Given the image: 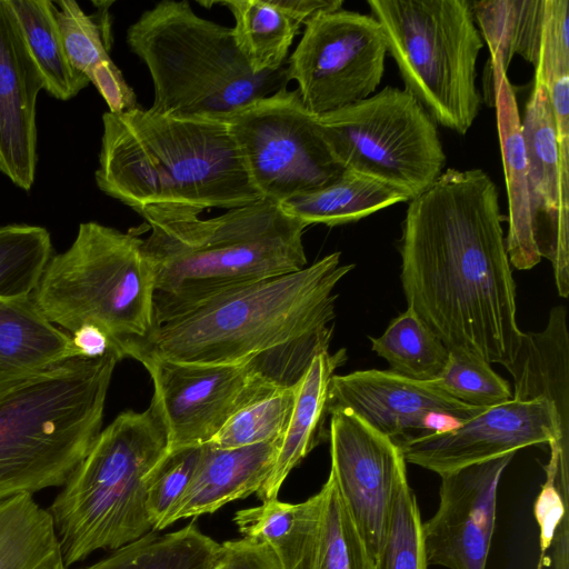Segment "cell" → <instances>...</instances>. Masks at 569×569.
I'll list each match as a JSON object with an SVG mask.
<instances>
[{
	"label": "cell",
	"mask_w": 569,
	"mask_h": 569,
	"mask_svg": "<svg viewBox=\"0 0 569 569\" xmlns=\"http://www.w3.org/2000/svg\"><path fill=\"white\" fill-rule=\"evenodd\" d=\"M399 253L408 308L449 352L513 362L523 332L499 193L487 172L448 168L411 199Z\"/></svg>",
	"instance_id": "obj_1"
},
{
	"label": "cell",
	"mask_w": 569,
	"mask_h": 569,
	"mask_svg": "<svg viewBox=\"0 0 569 569\" xmlns=\"http://www.w3.org/2000/svg\"><path fill=\"white\" fill-rule=\"evenodd\" d=\"M98 188L147 223L198 218L262 199L223 120L140 107L104 112Z\"/></svg>",
	"instance_id": "obj_2"
},
{
	"label": "cell",
	"mask_w": 569,
	"mask_h": 569,
	"mask_svg": "<svg viewBox=\"0 0 569 569\" xmlns=\"http://www.w3.org/2000/svg\"><path fill=\"white\" fill-rule=\"evenodd\" d=\"M332 252L303 269L228 292L127 342L122 357L237 365L313 339L331 340L333 289L355 264Z\"/></svg>",
	"instance_id": "obj_3"
},
{
	"label": "cell",
	"mask_w": 569,
	"mask_h": 569,
	"mask_svg": "<svg viewBox=\"0 0 569 569\" xmlns=\"http://www.w3.org/2000/svg\"><path fill=\"white\" fill-rule=\"evenodd\" d=\"M149 227L142 250L154 272L153 327L308 263L302 242L308 226L267 199L210 219Z\"/></svg>",
	"instance_id": "obj_4"
},
{
	"label": "cell",
	"mask_w": 569,
	"mask_h": 569,
	"mask_svg": "<svg viewBox=\"0 0 569 569\" xmlns=\"http://www.w3.org/2000/svg\"><path fill=\"white\" fill-rule=\"evenodd\" d=\"M111 350L0 388V501L62 487L101 431Z\"/></svg>",
	"instance_id": "obj_5"
},
{
	"label": "cell",
	"mask_w": 569,
	"mask_h": 569,
	"mask_svg": "<svg viewBox=\"0 0 569 569\" xmlns=\"http://www.w3.org/2000/svg\"><path fill=\"white\" fill-rule=\"evenodd\" d=\"M130 50L147 66L151 111L226 120L250 102L287 88L286 68L256 73L231 28L198 16L186 0H163L127 30Z\"/></svg>",
	"instance_id": "obj_6"
},
{
	"label": "cell",
	"mask_w": 569,
	"mask_h": 569,
	"mask_svg": "<svg viewBox=\"0 0 569 569\" xmlns=\"http://www.w3.org/2000/svg\"><path fill=\"white\" fill-rule=\"evenodd\" d=\"M168 451L157 402L121 412L100 431L48 507L64 565L114 551L152 530L144 479Z\"/></svg>",
	"instance_id": "obj_7"
},
{
	"label": "cell",
	"mask_w": 569,
	"mask_h": 569,
	"mask_svg": "<svg viewBox=\"0 0 569 569\" xmlns=\"http://www.w3.org/2000/svg\"><path fill=\"white\" fill-rule=\"evenodd\" d=\"M136 233L89 221L69 249L53 254L32 297L40 312L69 335L101 328L117 352L153 328V268ZM123 359V358H122Z\"/></svg>",
	"instance_id": "obj_8"
},
{
	"label": "cell",
	"mask_w": 569,
	"mask_h": 569,
	"mask_svg": "<svg viewBox=\"0 0 569 569\" xmlns=\"http://www.w3.org/2000/svg\"><path fill=\"white\" fill-rule=\"evenodd\" d=\"M405 89L437 124L466 134L481 109L483 40L470 0H368Z\"/></svg>",
	"instance_id": "obj_9"
},
{
	"label": "cell",
	"mask_w": 569,
	"mask_h": 569,
	"mask_svg": "<svg viewBox=\"0 0 569 569\" xmlns=\"http://www.w3.org/2000/svg\"><path fill=\"white\" fill-rule=\"evenodd\" d=\"M318 119L345 170L383 182L409 201L442 173L446 153L438 124L406 89L387 86Z\"/></svg>",
	"instance_id": "obj_10"
},
{
	"label": "cell",
	"mask_w": 569,
	"mask_h": 569,
	"mask_svg": "<svg viewBox=\"0 0 569 569\" xmlns=\"http://www.w3.org/2000/svg\"><path fill=\"white\" fill-rule=\"evenodd\" d=\"M152 399L161 412L168 450L208 443L244 407L293 387L308 368L306 357L286 346L237 365H198L146 358Z\"/></svg>",
	"instance_id": "obj_11"
},
{
	"label": "cell",
	"mask_w": 569,
	"mask_h": 569,
	"mask_svg": "<svg viewBox=\"0 0 569 569\" xmlns=\"http://www.w3.org/2000/svg\"><path fill=\"white\" fill-rule=\"evenodd\" d=\"M224 121L262 199L280 204L328 186L345 170L298 90L257 99Z\"/></svg>",
	"instance_id": "obj_12"
},
{
	"label": "cell",
	"mask_w": 569,
	"mask_h": 569,
	"mask_svg": "<svg viewBox=\"0 0 569 569\" xmlns=\"http://www.w3.org/2000/svg\"><path fill=\"white\" fill-rule=\"evenodd\" d=\"M385 34L371 14L338 9L310 18L288 60L305 108L321 117L375 93L385 73Z\"/></svg>",
	"instance_id": "obj_13"
},
{
	"label": "cell",
	"mask_w": 569,
	"mask_h": 569,
	"mask_svg": "<svg viewBox=\"0 0 569 569\" xmlns=\"http://www.w3.org/2000/svg\"><path fill=\"white\" fill-rule=\"evenodd\" d=\"M406 462L443 476L529 446L548 443L559 467L569 468V435L547 399L509 401L488 408L451 429L396 441Z\"/></svg>",
	"instance_id": "obj_14"
},
{
	"label": "cell",
	"mask_w": 569,
	"mask_h": 569,
	"mask_svg": "<svg viewBox=\"0 0 569 569\" xmlns=\"http://www.w3.org/2000/svg\"><path fill=\"white\" fill-rule=\"evenodd\" d=\"M329 415L330 473L376 563L406 460L395 440L355 415Z\"/></svg>",
	"instance_id": "obj_15"
},
{
	"label": "cell",
	"mask_w": 569,
	"mask_h": 569,
	"mask_svg": "<svg viewBox=\"0 0 569 569\" xmlns=\"http://www.w3.org/2000/svg\"><path fill=\"white\" fill-rule=\"evenodd\" d=\"M336 410L355 415L379 433L398 441L413 430L418 436L451 429L486 408L452 398L436 380L417 381L390 370L369 369L333 375L328 415Z\"/></svg>",
	"instance_id": "obj_16"
},
{
	"label": "cell",
	"mask_w": 569,
	"mask_h": 569,
	"mask_svg": "<svg viewBox=\"0 0 569 569\" xmlns=\"http://www.w3.org/2000/svg\"><path fill=\"white\" fill-rule=\"evenodd\" d=\"M513 456L440 476L438 509L422 522L428 565L486 569L496 527L498 486Z\"/></svg>",
	"instance_id": "obj_17"
},
{
	"label": "cell",
	"mask_w": 569,
	"mask_h": 569,
	"mask_svg": "<svg viewBox=\"0 0 569 569\" xmlns=\"http://www.w3.org/2000/svg\"><path fill=\"white\" fill-rule=\"evenodd\" d=\"M43 89L8 0H0V171L31 189L37 168L36 104Z\"/></svg>",
	"instance_id": "obj_18"
},
{
	"label": "cell",
	"mask_w": 569,
	"mask_h": 569,
	"mask_svg": "<svg viewBox=\"0 0 569 569\" xmlns=\"http://www.w3.org/2000/svg\"><path fill=\"white\" fill-rule=\"evenodd\" d=\"M267 546L278 569H376L330 472L316 495L295 503L289 528Z\"/></svg>",
	"instance_id": "obj_19"
},
{
	"label": "cell",
	"mask_w": 569,
	"mask_h": 569,
	"mask_svg": "<svg viewBox=\"0 0 569 569\" xmlns=\"http://www.w3.org/2000/svg\"><path fill=\"white\" fill-rule=\"evenodd\" d=\"M490 107L496 109L509 204L506 247L510 264L518 270H529L542 257L532 212L521 118L507 72L498 68L490 71Z\"/></svg>",
	"instance_id": "obj_20"
},
{
	"label": "cell",
	"mask_w": 569,
	"mask_h": 569,
	"mask_svg": "<svg viewBox=\"0 0 569 569\" xmlns=\"http://www.w3.org/2000/svg\"><path fill=\"white\" fill-rule=\"evenodd\" d=\"M280 440L229 449L202 445L193 476L160 530L257 492L270 473Z\"/></svg>",
	"instance_id": "obj_21"
},
{
	"label": "cell",
	"mask_w": 569,
	"mask_h": 569,
	"mask_svg": "<svg viewBox=\"0 0 569 569\" xmlns=\"http://www.w3.org/2000/svg\"><path fill=\"white\" fill-rule=\"evenodd\" d=\"M236 44L256 73L283 68L301 26L315 14L338 10L341 0H226Z\"/></svg>",
	"instance_id": "obj_22"
},
{
	"label": "cell",
	"mask_w": 569,
	"mask_h": 569,
	"mask_svg": "<svg viewBox=\"0 0 569 569\" xmlns=\"http://www.w3.org/2000/svg\"><path fill=\"white\" fill-rule=\"evenodd\" d=\"M537 240L541 257H557L560 208L559 146L551 103L535 80L521 119Z\"/></svg>",
	"instance_id": "obj_23"
},
{
	"label": "cell",
	"mask_w": 569,
	"mask_h": 569,
	"mask_svg": "<svg viewBox=\"0 0 569 569\" xmlns=\"http://www.w3.org/2000/svg\"><path fill=\"white\" fill-rule=\"evenodd\" d=\"M78 357L71 336L46 319L32 296L0 300V388Z\"/></svg>",
	"instance_id": "obj_24"
},
{
	"label": "cell",
	"mask_w": 569,
	"mask_h": 569,
	"mask_svg": "<svg viewBox=\"0 0 569 569\" xmlns=\"http://www.w3.org/2000/svg\"><path fill=\"white\" fill-rule=\"evenodd\" d=\"M506 369L513 378L512 399L549 400L563 432L569 435V332L565 306L551 309L542 331L522 333L518 353Z\"/></svg>",
	"instance_id": "obj_25"
},
{
	"label": "cell",
	"mask_w": 569,
	"mask_h": 569,
	"mask_svg": "<svg viewBox=\"0 0 569 569\" xmlns=\"http://www.w3.org/2000/svg\"><path fill=\"white\" fill-rule=\"evenodd\" d=\"M347 359L346 351L316 355L300 380L295 385L293 410L267 479L256 492L262 501L278 498L291 470L297 467L321 439L328 415V395L335 370Z\"/></svg>",
	"instance_id": "obj_26"
},
{
	"label": "cell",
	"mask_w": 569,
	"mask_h": 569,
	"mask_svg": "<svg viewBox=\"0 0 569 569\" xmlns=\"http://www.w3.org/2000/svg\"><path fill=\"white\" fill-rule=\"evenodd\" d=\"M52 2L72 67L96 87L110 112L138 108L137 96L110 58L98 23L74 0Z\"/></svg>",
	"instance_id": "obj_27"
},
{
	"label": "cell",
	"mask_w": 569,
	"mask_h": 569,
	"mask_svg": "<svg viewBox=\"0 0 569 569\" xmlns=\"http://www.w3.org/2000/svg\"><path fill=\"white\" fill-rule=\"evenodd\" d=\"M406 201L409 199L397 189L368 176L343 170L328 186L296 196L280 206L307 226L335 227L358 221Z\"/></svg>",
	"instance_id": "obj_28"
},
{
	"label": "cell",
	"mask_w": 569,
	"mask_h": 569,
	"mask_svg": "<svg viewBox=\"0 0 569 569\" xmlns=\"http://www.w3.org/2000/svg\"><path fill=\"white\" fill-rule=\"evenodd\" d=\"M479 33L488 44L490 71H508L515 56L538 63L546 0H470Z\"/></svg>",
	"instance_id": "obj_29"
},
{
	"label": "cell",
	"mask_w": 569,
	"mask_h": 569,
	"mask_svg": "<svg viewBox=\"0 0 569 569\" xmlns=\"http://www.w3.org/2000/svg\"><path fill=\"white\" fill-rule=\"evenodd\" d=\"M0 569H69L49 512L31 495L0 501Z\"/></svg>",
	"instance_id": "obj_30"
},
{
	"label": "cell",
	"mask_w": 569,
	"mask_h": 569,
	"mask_svg": "<svg viewBox=\"0 0 569 569\" xmlns=\"http://www.w3.org/2000/svg\"><path fill=\"white\" fill-rule=\"evenodd\" d=\"M43 89L58 100L74 98L90 82L69 61L50 0H8Z\"/></svg>",
	"instance_id": "obj_31"
},
{
	"label": "cell",
	"mask_w": 569,
	"mask_h": 569,
	"mask_svg": "<svg viewBox=\"0 0 569 569\" xmlns=\"http://www.w3.org/2000/svg\"><path fill=\"white\" fill-rule=\"evenodd\" d=\"M222 555L223 545L191 522L164 535L151 530L81 569H212Z\"/></svg>",
	"instance_id": "obj_32"
},
{
	"label": "cell",
	"mask_w": 569,
	"mask_h": 569,
	"mask_svg": "<svg viewBox=\"0 0 569 569\" xmlns=\"http://www.w3.org/2000/svg\"><path fill=\"white\" fill-rule=\"evenodd\" d=\"M369 339L391 372L417 381L436 380L449 359L450 352L440 338L409 308L380 337Z\"/></svg>",
	"instance_id": "obj_33"
},
{
	"label": "cell",
	"mask_w": 569,
	"mask_h": 569,
	"mask_svg": "<svg viewBox=\"0 0 569 569\" xmlns=\"http://www.w3.org/2000/svg\"><path fill=\"white\" fill-rule=\"evenodd\" d=\"M52 251L50 233L43 227H0V300L32 296Z\"/></svg>",
	"instance_id": "obj_34"
},
{
	"label": "cell",
	"mask_w": 569,
	"mask_h": 569,
	"mask_svg": "<svg viewBox=\"0 0 569 569\" xmlns=\"http://www.w3.org/2000/svg\"><path fill=\"white\" fill-rule=\"evenodd\" d=\"M295 405V386L277 390L233 415L208 445L229 449L282 438Z\"/></svg>",
	"instance_id": "obj_35"
},
{
	"label": "cell",
	"mask_w": 569,
	"mask_h": 569,
	"mask_svg": "<svg viewBox=\"0 0 569 569\" xmlns=\"http://www.w3.org/2000/svg\"><path fill=\"white\" fill-rule=\"evenodd\" d=\"M376 569H428L422 521L408 477L396 491Z\"/></svg>",
	"instance_id": "obj_36"
},
{
	"label": "cell",
	"mask_w": 569,
	"mask_h": 569,
	"mask_svg": "<svg viewBox=\"0 0 569 569\" xmlns=\"http://www.w3.org/2000/svg\"><path fill=\"white\" fill-rule=\"evenodd\" d=\"M452 398L473 407L491 408L512 399L510 385L487 361L461 352H450L436 379Z\"/></svg>",
	"instance_id": "obj_37"
},
{
	"label": "cell",
	"mask_w": 569,
	"mask_h": 569,
	"mask_svg": "<svg viewBox=\"0 0 569 569\" xmlns=\"http://www.w3.org/2000/svg\"><path fill=\"white\" fill-rule=\"evenodd\" d=\"M202 446L168 450L144 479L146 508L152 530L160 531L164 518L186 491Z\"/></svg>",
	"instance_id": "obj_38"
},
{
	"label": "cell",
	"mask_w": 569,
	"mask_h": 569,
	"mask_svg": "<svg viewBox=\"0 0 569 569\" xmlns=\"http://www.w3.org/2000/svg\"><path fill=\"white\" fill-rule=\"evenodd\" d=\"M223 555L212 569H278L272 550L247 538L224 541Z\"/></svg>",
	"instance_id": "obj_39"
},
{
	"label": "cell",
	"mask_w": 569,
	"mask_h": 569,
	"mask_svg": "<svg viewBox=\"0 0 569 569\" xmlns=\"http://www.w3.org/2000/svg\"><path fill=\"white\" fill-rule=\"evenodd\" d=\"M70 336L81 358L97 359L106 356L111 350L117 351L109 336L98 326L83 325Z\"/></svg>",
	"instance_id": "obj_40"
},
{
	"label": "cell",
	"mask_w": 569,
	"mask_h": 569,
	"mask_svg": "<svg viewBox=\"0 0 569 569\" xmlns=\"http://www.w3.org/2000/svg\"><path fill=\"white\" fill-rule=\"evenodd\" d=\"M547 23H552V22H547ZM545 24H546V23H545ZM552 24H555V23H552ZM555 26L559 29V27H558L557 24H555ZM559 30H560V29H559ZM560 31H561V30H560ZM561 33H562V31H561ZM562 34H563V33H562ZM563 37H565V34H563ZM565 38H566V37H565ZM566 40H567V38H566ZM567 41H568V40H567ZM568 43H569V42H568Z\"/></svg>",
	"instance_id": "obj_41"
}]
</instances>
